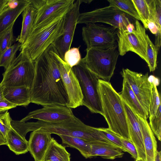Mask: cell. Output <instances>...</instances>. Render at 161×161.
I'll use <instances>...</instances> for the list:
<instances>
[{
  "label": "cell",
  "mask_w": 161,
  "mask_h": 161,
  "mask_svg": "<svg viewBox=\"0 0 161 161\" xmlns=\"http://www.w3.org/2000/svg\"><path fill=\"white\" fill-rule=\"evenodd\" d=\"M161 105L159 106L156 115L149 118V125L153 133L159 141L161 139Z\"/></svg>",
  "instance_id": "cell-35"
},
{
  "label": "cell",
  "mask_w": 161,
  "mask_h": 161,
  "mask_svg": "<svg viewBox=\"0 0 161 161\" xmlns=\"http://www.w3.org/2000/svg\"><path fill=\"white\" fill-rule=\"evenodd\" d=\"M65 14L42 27L32 30L21 44L20 51L27 53L35 62L63 34Z\"/></svg>",
  "instance_id": "cell-4"
},
{
  "label": "cell",
  "mask_w": 161,
  "mask_h": 161,
  "mask_svg": "<svg viewBox=\"0 0 161 161\" xmlns=\"http://www.w3.org/2000/svg\"><path fill=\"white\" fill-rule=\"evenodd\" d=\"M56 56L59 61V69L69 98L67 107L75 108L82 106L83 96L78 80L71 68L59 56Z\"/></svg>",
  "instance_id": "cell-14"
},
{
  "label": "cell",
  "mask_w": 161,
  "mask_h": 161,
  "mask_svg": "<svg viewBox=\"0 0 161 161\" xmlns=\"http://www.w3.org/2000/svg\"><path fill=\"white\" fill-rule=\"evenodd\" d=\"M51 134L39 129L32 131L29 142V151L35 161H42L51 141Z\"/></svg>",
  "instance_id": "cell-17"
},
{
  "label": "cell",
  "mask_w": 161,
  "mask_h": 161,
  "mask_svg": "<svg viewBox=\"0 0 161 161\" xmlns=\"http://www.w3.org/2000/svg\"><path fill=\"white\" fill-rule=\"evenodd\" d=\"M118 31L111 26L90 23L82 27V35L86 48L106 49L117 45Z\"/></svg>",
  "instance_id": "cell-10"
},
{
  "label": "cell",
  "mask_w": 161,
  "mask_h": 161,
  "mask_svg": "<svg viewBox=\"0 0 161 161\" xmlns=\"http://www.w3.org/2000/svg\"><path fill=\"white\" fill-rule=\"evenodd\" d=\"M8 0H0V14L7 8Z\"/></svg>",
  "instance_id": "cell-42"
},
{
  "label": "cell",
  "mask_w": 161,
  "mask_h": 161,
  "mask_svg": "<svg viewBox=\"0 0 161 161\" xmlns=\"http://www.w3.org/2000/svg\"><path fill=\"white\" fill-rule=\"evenodd\" d=\"M14 22L0 35V56L7 48L12 45L14 39L13 34V27Z\"/></svg>",
  "instance_id": "cell-33"
},
{
  "label": "cell",
  "mask_w": 161,
  "mask_h": 161,
  "mask_svg": "<svg viewBox=\"0 0 161 161\" xmlns=\"http://www.w3.org/2000/svg\"><path fill=\"white\" fill-rule=\"evenodd\" d=\"M6 145L15 154H24L29 151V142L12 127L8 132L6 137Z\"/></svg>",
  "instance_id": "cell-23"
},
{
  "label": "cell",
  "mask_w": 161,
  "mask_h": 161,
  "mask_svg": "<svg viewBox=\"0 0 161 161\" xmlns=\"http://www.w3.org/2000/svg\"><path fill=\"white\" fill-rule=\"evenodd\" d=\"M137 115L142 134L146 161H154L158 151L156 138L147 119Z\"/></svg>",
  "instance_id": "cell-18"
},
{
  "label": "cell",
  "mask_w": 161,
  "mask_h": 161,
  "mask_svg": "<svg viewBox=\"0 0 161 161\" xmlns=\"http://www.w3.org/2000/svg\"><path fill=\"white\" fill-rule=\"evenodd\" d=\"M77 77L83 96L82 105L92 113L103 115L102 104L99 88V79L81 61L72 68Z\"/></svg>",
  "instance_id": "cell-6"
},
{
  "label": "cell",
  "mask_w": 161,
  "mask_h": 161,
  "mask_svg": "<svg viewBox=\"0 0 161 161\" xmlns=\"http://www.w3.org/2000/svg\"><path fill=\"white\" fill-rule=\"evenodd\" d=\"M121 142L127 151L132 157L136 160L138 159V153L134 145L130 141L121 138Z\"/></svg>",
  "instance_id": "cell-38"
},
{
  "label": "cell",
  "mask_w": 161,
  "mask_h": 161,
  "mask_svg": "<svg viewBox=\"0 0 161 161\" xmlns=\"http://www.w3.org/2000/svg\"><path fill=\"white\" fill-rule=\"evenodd\" d=\"M135 161H145L142 159H137Z\"/></svg>",
  "instance_id": "cell-47"
},
{
  "label": "cell",
  "mask_w": 161,
  "mask_h": 161,
  "mask_svg": "<svg viewBox=\"0 0 161 161\" xmlns=\"http://www.w3.org/2000/svg\"><path fill=\"white\" fill-rule=\"evenodd\" d=\"M140 21L144 27L147 29V24L150 17L149 8L146 0H132Z\"/></svg>",
  "instance_id": "cell-31"
},
{
  "label": "cell",
  "mask_w": 161,
  "mask_h": 161,
  "mask_svg": "<svg viewBox=\"0 0 161 161\" xmlns=\"http://www.w3.org/2000/svg\"><path fill=\"white\" fill-rule=\"evenodd\" d=\"M0 146H1V145H0Z\"/></svg>",
  "instance_id": "cell-48"
},
{
  "label": "cell",
  "mask_w": 161,
  "mask_h": 161,
  "mask_svg": "<svg viewBox=\"0 0 161 161\" xmlns=\"http://www.w3.org/2000/svg\"><path fill=\"white\" fill-rule=\"evenodd\" d=\"M76 118L71 108L61 106H45L30 112L20 120L25 122L31 119L50 123L69 121Z\"/></svg>",
  "instance_id": "cell-15"
},
{
  "label": "cell",
  "mask_w": 161,
  "mask_h": 161,
  "mask_svg": "<svg viewBox=\"0 0 161 161\" xmlns=\"http://www.w3.org/2000/svg\"><path fill=\"white\" fill-rule=\"evenodd\" d=\"M16 106L6 99L0 101V114H4L9 109Z\"/></svg>",
  "instance_id": "cell-39"
},
{
  "label": "cell",
  "mask_w": 161,
  "mask_h": 161,
  "mask_svg": "<svg viewBox=\"0 0 161 161\" xmlns=\"http://www.w3.org/2000/svg\"><path fill=\"white\" fill-rule=\"evenodd\" d=\"M80 47L70 48L64 54L63 60L71 68L78 64L81 61Z\"/></svg>",
  "instance_id": "cell-34"
},
{
  "label": "cell",
  "mask_w": 161,
  "mask_h": 161,
  "mask_svg": "<svg viewBox=\"0 0 161 161\" xmlns=\"http://www.w3.org/2000/svg\"><path fill=\"white\" fill-rule=\"evenodd\" d=\"M119 95L122 100L136 114L146 119L148 118L149 114L141 104L129 84L124 79Z\"/></svg>",
  "instance_id": "cell-21"
},
{
  "label": "cell",
  "mask_w": 161,
  "mask_h": 161,
  "mask_svg": "<svg viewBox=\"0 0 161 161\" xmlns=\"http://www.w3.org/2000/svg\"><path fill=\"white\" fill-rule=\"evenodd\" d=\"M21 44L18 42L6 50L0 56V67L6 69L16 58L17 51L19 50Z\"/></svg>",
  "instance_id": "cell-29"
},
{
  "label": "cell",
  "mask_w": 161,
  "mask_h": 161,
  "mask_svg": "<svg viewBox=\"0 0 161 161\" xmlns=\"http://www.w3.org/2000/svg\"><path fill=\"white\" fill-rule=\"evenodd\" d=\"M57 52L53 44L35 61V74L30 92L31 103L43 107L67 106L69 98L56 56Z\"/></svg>",
  "instance_id": "cell-1"
},
{
  "label": "cell",
  "mask_w": 161,
  "mask_h": 161,
  "mask_svg": "<svg viewBox=\"0 0 161 161\" xmlns=\"http://www.w3.org/2000/svg\"><path fill=\"white\" fill-rule=\"evenodd\" d=\"M105 136L116 146L121 149L123 151L127 152V151L123 146L121 138L108 128H99Z\"/></svg>",
  "instance_id": "cell-36"
},
{
  "label": "cell",
  "mask_w": 161,
  "mask_h": 161,
  "mask_svg": "<svg viewBox=\"0 0 161 161\" xmlns=\"http://www.w3.org/2000/svg\"><path fill=\"white\" fill-rule=\"evenodd\" d=\"M99 88L103 116L108 128L121 138L131 141L123 101L110 82L99 79Z\"/></svg>",
  "instance_id": "cell-2"
},
{
  "label": "cell",
  "mask_w": 161,
  "mask_h": 161,
  "mask_svg": "<svg viewBox=\"0 0 161 161\" xmlns=\"http://www.w3.org/2000/svg\"><path fill=\"white\" fill-rule=\"evenodd\" d=\"M135 29L130 32L119 30L117 45L119 55L123 56L131 51L147 63L146 30L137 20H135Z\"/></svg>",
  "instance_id": "cell-9"
},
{
  "label": "cell",
  "mask_w": 161,
  "mask_h": 161,
  "mask_svg": "<svg viewBox=\"0 0 161 161\" xmlns=\"http://www.w3.org/2000/svg\"><path fill=\"white\" fill-rule=\"evenodd\" d=\"M4 86L0 84V101L5 99L3 94Z\"/></svg>",
  "instance_id": "cell-44"
},
{
  "label": "cell",
  "mask_w": 161,
  "mask_h": 161,
  "mask_svg": "<svg viewBox=\"0 0 161 161\" xmlns=\"http://www.w3.org/2000/svg\"><path fill=\"white\" fill-rule=\"evenodd\" d=\"M30 88L25 86H4V98L12 104L25 106L31 103Z\"/></svg>",
  "instance_id": "cell-19"
},
{
  "label": "cell",
  "mask_w": 161,
  "mask_h": 161,
  "mask_svg": "<svg viewBox=\"0 0 161 161\" xmlns=\"http://www.w3.org/2000/svg\"><path fill=\"white\" fill-rule=\"evenodd\" d=\"M148 3L150 12L149 20H153L161 33V0H146Z\"/></svg>",
  "instance_id": "cell-28"
},
{
  "label": "cell",
  "mask_w": 161,
  "mask_h": 161,
  "mask_svg": "<svg viewBox=\"0 0 161 161\" xmlns=\"http://www.w3.org/2000/svg\"><path fill=\"white\" fill-rule=\"evenodd\" d=\"M35 74V62L28 54L21 51L3 74L4 86H25L31 89Z\"/></svg>",
  "instance_id": "cell-7"
},
{
  "label": "cell",
  "mask_w": 161,
  "mask_h": 161,
  "mask_svg": "<svg viewBox=\"0 0 161 161\" xmlns=\"http://www.w3.org/2000/svg\"><path fill=\"white\" fill-rule=\"evenodd\" d=\"M89 142L92 148L91 157L99 156L105 159H114L123 156L122 150L114 145L103 141Z\"/></svg>",
  "instance_id": "cell-20"
},
{
  "label": "cell",
  "mask_w": 161,
  "mask_h": 161,
  "mask_svg": "<svg viewBox=\"0 0 161 161\" xmlns=\"http://www.w3.org/2000/svg\"><path fill=\"white\" fill-rule=\"evenodd\" d=\"M92 0H80V2L81 3H90L92 2Z\"/></svg>",
  "instance_id": "cell-46"
},
{
  "label": "cell",
  "mask_w": 161,
  "mask_h": 161,
  "mask_svg": "<svg viewBox=\"0 0 161 161\" xmlns=\"http://www.w3.org/2000/svg\"><path fill=\"white\" fill-rule=\"evenodd\" d=\"M30 6L38 9L46 2V0H29Z\"/></svg>",
  "instance_id": "cell-40"
},
{
  "label": "cell",
  "mask_w": 161,
  "mask_h": 161,
  "mask_svg": "<svg viewBox=\"0 0 161 161\" xmlns=\"http://www.w3.org/2000/svg\"><path fill=\"white\" fill-rule=\"evenodd\" d=\"M121 74L123 79L130 85L142 106L149 114L152 83L149 79L148 73L143 74L123 68Z\"/></svg>",
  "instance_id": "cell-11"
},
{
  "label": "cell",
  "mask_w": 161,
  "mask_h": 161,
  "mask_svg": "<svg viewBox=\"0 0 161 161\" xmlns=\"http://www.w3.org/2000/svg\"><path fill=\"white\" fill-rule=\"evenodd\" d=\"M70 156L65 147L52 138L42 161H70Z\"/></svg>",
  "instance_id": "cell-26"
},
{
  "label": "cell",
  "mask_w": 161,
  "mask_h": 161,
  "mask_svg": "<svg viewBox=\"0 0 161 161\" xmlns=\"http://www.w3.org/2000/svg\"><path fill=\"white\" fill-rule=\"evenodd\" d=\"M37 13V10L31 6L27 7L22 12L21 31L16 39L18 42L23 43L26 39L32 30Z\"/></svg>",
  "instance_id": "cell-25"
},
{
  "label": "cell",
  "mask_w": 161,
  "mask_h": 161,
  "mask_svg": "<svg viewBox=\"0 0 161 161\" xmlns=\"http://www.w3.org/2000/svg\"><path fill=\"white\" fill-rule=\"evenodd\" d=\"M6 144L7 142L6 139L0 132V145H6Z\"/></svg>",
  "instance_id": "cell-43"
},
{
  "label": "cell",
  "mask_w": 161,
  "mask_h": 161,
  "mask_svg": "<svg viewBox=\"0 0 161 161\" xmlns=\"http://www.w3.org/2000/svg\"><path fill=\"white\" fill-rule=\"evenodd\" d=\"M30 5L29 0H20L17 7L13 9L7 7L0 14V35L15 22L19 15Z\"/></svg>",
  "instance_id": "cell-22"
},
{
  "label": "cell",
  "mask_w": 161,
  "mask_h": 161,
  "mask_svg": "<svg viewBox=\"0 0 161 161\" xmlns=\"http://www.w3.org/2000/svg\"><path fill=\"white\" fill-rule=\"evenodd\" d=\"M81 61L99 79L109 82L119 55L118 45L106 49L86 48Z\"/></svg>",
  "instance_id": "cell-5"
},
{
  "label": "cell",
  "mask_w": 161,
  "mask_h": 161,
  "mask_svg": "<svg viewBox=\"0 0 161 161\" xmlns=\"http://www.w3.org/2000/svg\"><path fill=\"white\" fill-rule=\"evenodd\" d=\"M134 19L124 12L109 5L80 13L77 24L103 23L109 25L119 30L124 31L133 24Z\"/></svg>",
  "instance_id": "cell-8"
},
{
  "label": "cell",
  "mask_w": 161,
  "mask_h": 161,
  "mask_svg": "<svg viewBox=\"0 0 161 161\" xmlns=\"http://www.w3.org/2000/svg\"><path fill=\"white\" fill-rule=\"evenodd\" d=\"M161 152L157 151L155 157L154 161H161Z\"/></svg>",
  "instance_id": "cell-45"
},
{
  "label": "cell",
  "mask_w": 161,
  "mask_h": 161,
  "mask_svg": "<svg viewBox=\"0 0 161 161\" xmlns=\"http://www.w3.org/2000/svg\"><path fill=\"white\" fill-rule=\"evenodd\" d=\"M152 83L151 94L149 109V118L153 117L156 115L159 106L161 105L157 85L154 81H152Z\"/></svg>",
  "instance_id": "cell-32"
},
{
  "label": "cell",
  "mask_w": 161,
  "mask_h": 161,
  "mask_svg": "<svg viewBox=\"0 0 161 161\" xmlns=\"http://www.w3.org/2000/svg\"><path fill=\"white\" fill-rule=\"evenodd\" d=\"M61 138L63 146L77 149L86 158L91 157V146L90 143L80 138L64 135H58Z\"/></svg>",
  "instance_id": "cell-24"
},
{
  "label": "cell",
  "mask_w": 161,
  "mask_h": 161,
  "mask_svg": "<svg viewBox=\"0 0 161 161\" xmlns=\"http://www.w3.org/2000/svg\"><path fill=\"white\" fill-rule=\"evenodd\" d=\"M75 2L74 0H46L37 10L31 30L42 27L65 15L72 8Z\"/></svg>",
  "instance_id": "cell-12"
},
{
  "label": "cell",
  "mask_w": 161,
  "mask_h": 161,
  "mask_svg": "<svg viewBox=\"0 0 161 161\" xmlns=\"http://www.w3.org/2000/svg\"><path fill=\"white\" fill-rule=\"evenodd\" d=\"M123 103L126 113L131 142L136 148L138 159L146 161L142 134L138 117L123 101Z\"/></svg>",
  "instance_id": "cell-16"
},
{
  "label": "cell",
  "mask_w": 161,
  "mask_h": 161,
  "mask_svg": "<svg viewBox=\"0 0 161 161\" xmlns=\"http://www.w3.org/2000/svg\"><path fill=\"white\" fill-rule=\"evenodd\" d=\"M29 131L37 130L52 134L77 137L89 142L103 141L114 145L99 130L87 125L76 117L69 121L58 122H47L38 120L36 122H27Z\"/></svg>",
  "instance_id": "cell-3"
},
{
  "label": "cell",
  "mask_w": 161,
  "mask_h": 161,
  "mask_svg": "<svg viewBox=\"0 0 161 161\" xmlns=\"http://www.w3.org/2000/svg\"><path fill=\"white\" fill-rule=\"evenodd\" d=\"M109 6L119 9L139 21L140 19L132 0H108Z\"/></svg>",
  "instance_id": "cell-27"
},
{
  "label": "cell",
  "mask_w": 161,
  "mask_h": 161,
  "mask_svg": "<svg viewBox=\"0 0 161 161\" xmlns=\"http://www.w3.org/2000/svg\"><path fill=\"white\" fill-rule=\"evenodd\" d=\"M20 0H8L7 4V7L13 9L17 7L19 3Z\"/></svg>",
  "instance_id": "cell-41"
},
{
  "label": "cell",
  "mask_w": 161,
  "mask_h": 161,
  "mask_svg": "<svg viewBox=\"0 0 161 161\" xmlns=\"http://www.w3.org/2000/svg\"><path fill=\"white\" fill-rule=\"evenodd\" d=\"M147 62L150 72L154 71L157 66L158 50L153 43L147 34Z\"/></svg>",
  "instance_id": "cell-30"
},
{
  "label": "cell",
  "mask_w": 161,
  "mask_h": 161,
  "mask_svg": "<svg viewBox=\"0 0 161 161\" xmlns=\"http://www.w3.org/2000/svg\"><path fill=\"white\" fill-rule=\"evenodd\" d=\"M80 0L75 2L72 8L64 16L63 34L53 43L60 58L63 60L66 52L70 49L77 22L80 14Z\"/></svg>",
  "instance_id": "cell-13"
},
{
  "label": "cell",
  "mask_w": 161,
  "mask_h": 161,
  "mask_svg": "<svg viewBox=\"0 0 161 161\" xmlns=\"http://www.w3.org/2000/svg\"><path fill=\"white\" fill-rule=\"evenodd\" d=\"M12 120V119L8 111L0 114V132L5 139L8 132L11 128Z\"/></svg>",
  "instance_id": "cell-37"
}]
</instances>
